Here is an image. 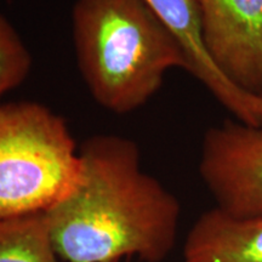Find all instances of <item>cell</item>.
<instances>
[{
    "label": "cell",
    "mask_w": 262,
    "mask_h": 262,
    "mask_svg": "<svg viewBox=\"0 0 262 262\" xmlns=\"http://www.w3.org/2000/svg\"><path fill=\"white\" fill-rule=\"evenodd\" d=\"M183 262H262V216L234 217L219 208L189 229Z\"/></svg>",
    "instance_id": "cell-7"
},
{
    "label": "cell",
    "mask_w": 262,
    "mask_h": 262,
    "mask_svg": "<svg viewBox=\"0 0 262 262\" xmlns=\"http://www.w3.org/2000/svg\"><path fill=\"white\" fill-rule=\"evenodd\" d=\"M71 17L81 77L111 113L139 110L169 71H187L178 40L145 0H75Z\"/></svg>",
    "instance_id": "cell-2"
},
{
    "label": "cell",
    "mask_w": 262,
    "mask_h": 262,
    "mask_svg": "<svg viewBox=\"0 0 262 262\" xmlns=\"http://www.w3.org/2000/svg\"><path fill=\"white\" fill-rule=\"evenodd\" d=\"M80 172V150L63 118L32 101L0 104V221L48 211Z\"/></svg>",
    "instance_id": "cell-3"
},
{
    "label": "cell",
    "mask_w": 262,
    "mask_h": 262,
    "mask_svg": "<svg viewBox=\"0 0 262 262\" xmlns=\"http://www.w3.org/2000/svg\"><path fill=\"white\" fill-rule=\"evenodd\" d=\"M181 47L187 72L210 91L239 122L262 126L260 96L235 85L212 60L206 48L201 10L196 0H145Z\"/></svg>",
    "instance_id": "cell-6"
},
{
    "label": "cell",
    "mask_w": 262,
    "mask_h": 262,
    "mask_svg": "<svg viewBox=\"0 0 262 262\" xmlns=\"http://www.w3.org/2000/svg\"><path fill=\"white\" fill-rule=\"evenodd\" d=\"M44 212L0 221V262H56Z\"/></svg>",
    "instance_id": "cell-8"
},
{
    "label": "cell",
    "mask_w": 262,
    "mask_h": 262,
    "mask_svg": "<svg viewBox=\"0 0 262 262\" xmlns=\"http://www.w3.org/2000/svg\"><path fill=\"white\" fill-rule=\"evenodd\" d=\"M212 60L237 86L262 95V0H196Z\"/></svg>",
    "instance_id": "cell-5"
},
{
    "label": "cell",
    "mask_w": 262,
    "mask_h": 262,
    "mask_svg": "<svg viewBox=\"0 0 262 262\" xmlns=\"http://www.w3.org/2000/svg\"><path fill=\"white\" fill-rule=\"evenodd\" d=\"M260 96V101H261V104H262V95H258Z\"/></svg>",
    "instance_id": "cell-10"
},
{
    "label": "cell",
    "mask_w": 262,
    "mask_h": 262,
    "mask_svg": "<svg viewBox=\"0 0 262 262\" xmlns=\"http://www.w3.org/2000/svg\"><path fill=\"white\" fill-rule=\"evenodd\" d=\"M74 188L44 212L55 253L66 262H163L178 237L181 206L141 168L136 143L95 135L81 146Z\"/></svg>",
    "instance_id": "cell-1"
},
{
    "label": "cell",
    "mask_w": 262,
    "mask_h": 262,
    "mask_svg": "<svg viewBox=\"0 0 262 262\" xmlns=\"http://www.w3.org/2000/svg\"><path fill=\"white\" fill-rule=\"evenodd\" d=\"M31 68L28 48L9 19L0 14V100L27 79Z\"/></svg>",
    "instance_id": "cell-9"
},
{
    "label": "cell",
    "mask_w": 262,
    "mask_h": 262,
    "mask_svg": "<svg viewBox=\"0 0 262 262\" xmlns=\"http://www.w3.org/2000/svg\"><path fill=\"white\" fill-rule=\"evenodd\" d=\"M199 173L216 208L234 217L262 216V126L226 120L210 127Z\"/></svg>",
    "instance_id": "cell-4"
}]
</instances>
